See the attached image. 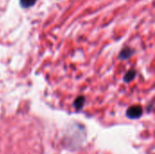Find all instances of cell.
Instances as JSON below:
<instances>
[{
    "label": "cell",
    "instance_id": "cell-5",
    "mask_svg": "<svg viewBox=\"0 0 155 154\" xmlns=\"http://www.w3.org/2000/svg\"><path fill=\"white\" fill-rule=\"evenodd\" d=\"M37 0H19V4L23 8H30L35 5Z\"/></svg>",
    "mask_w": 155,
    "mask_h": 154
},
{
    "label": "cell",
    "instance_id": "cell-2",
    "mask_svg": "<svg viewBox=\"0 0 155 154\" xmlns=\"http://www.w3.org/2000/svg\"><path fill=\"white\" fill-rule=\"evenodd\" d=\"M134 53V50L133 48H131L129 46H125L124 48H123L121 50L118 57L121 60H127V59H129L130 57L133 56Z\"/></svg>",
    "mask_w": 155,
    "mask_h": 154
},
{
    "label": "cell",
    "instance_id": "cell-1",
    "mask_svg": "<svg viewBox=\"0 0 155 154\" xmlns=\"http://www.w3.org/2000/svg\"><path fill=\"white\" fill-rule=\"evenodd\" d=\"M143 115V107L141 105L130 106L126 111V116L129 119H138Z\"/></svg>",
    "mask_w": 155,
    "mask_h": 154
},
{
    "label": "cell",
    "instance_id": "cell-4",
    "mask_svg": "<svg viewBox=\"0 0 155 154\" xmlns=\"http://www.w3.org/2000/svg\"><path fill=\"white\" fill-rule=\"evenodd\" d=\"M84 103H85V97L84 96H78L74 102V106L76 109V111H80L84 107Z\"/></svg>",
    "mask_w": 155,
    "mask_h": 154
},
{
    "label": "cell",
    "instance_id": "cell-3",
    "mask_svg": "<svg viewBox=\"0 0 155 154\" xmlns=\"http://www.w3.org/2000/svg\"><path fill=\"white\" fill-rule=\"evenodd\" d=\"M136 74H137V72L135 69H130L129 71L126 72V74L124 75V83H130L132 82L135 77H136Z\"/></svg>",
    "mask_w": 155,
    "mask_h": 154
}]
</instances>
